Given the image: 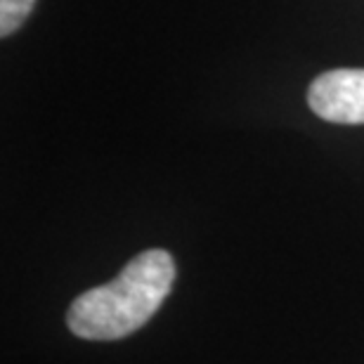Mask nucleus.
<instances>
[{"instance_id": "f257e3e1", "label": "nucleus", "mask_w": 364, "mask_h": 364, "mask_svg": "<svg viewBox=\"0 0 364 364\" xmlns=\"http://www.w3.org/2000/svg\"><path fill=\"white\" fill-rule=\"evenodd\" d=\"M176 282V260L168 251L149 249L135 256L116 279L85 291L71 303L67 324L85 341H116L142 329Z\"/></svg>"}, {"instance_id": "f03ea898", "label": "nucleus", "mask_w": 364, "mask_h": 364, "mask_svg": "<svg viewBox=\"0 0 364 364\" xmlns=\"http://www.w3.org/2000/svg\"><path fill=\"white\" fill-rule=\"evenodd\" d=\"M308 105L324 121L364 123V69H333L317 76L308 90Z\"/></svg>"}, {"instance_id": "7ed1b4c3", "label": "nucleus", "mask_w": 364, "mask_h": 364, "mask_svg": "<svg viewBox=\"0 0 364 364\" xmlns=\"http://www.w3.org/2000/svg\"><path fill=\"white\" fill-rule=\"evenodd\" d=\"M36 0H0V36L7 38L19 31L21 24L33 12Z\"/></svg>"}]
</instances>
